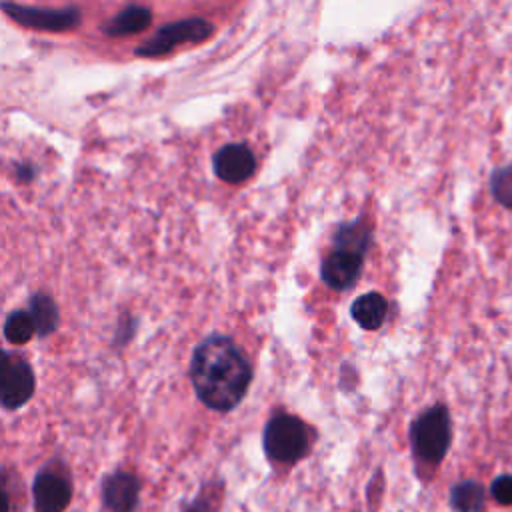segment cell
<instances>
[{
	"mask_svg": "<svg viewBox=\"0 0 512 512\" xmlns=\"http://www.w3.org/2000/svg\"><path fill=\"white\" fill-rule=\"evenodd\" d=\"M190 380L200 402L212 410L228 412L244 398L252 370L228 336H208L192 352Z\"/></svg>",
	"mask_w": 512,
	"mask_h": 512,
	"instance_id": "6da1fadb",
	"label": "cell"
},
{
	"mask_svg": "<svg viewBox=\"0 0 512 512\" xmlns=\"http://www.w3.org/2000/svg\"><path fill=\"white\" fill-rule=\"evenodd\" d=\"M450 416L444 406H432L416 418L410 430L412 452L424 464H438L450 446Z\"/></svg>",
	"mask_w": 512,
	"mask_h": 512,
	"instance_id": "7a4b0ae2",
	"label": "cell"
},
{
	"mask_svg": "<svg viewBox=\"0 0 512 512\" xmlns=\"http://www.w3.org/2000/svg\"><path fill=\"white\" fill-rule=\"evenodd\" d=\"M310 446V432L306 424L288 414L272 418L264 428V450L276 462H296Z\"/></svg>",
	"mask_w": 512,
	"mask_h": 512,
	"instance_id": "3957f363",
	"label": "cell"
},
{
	"mask_svg": "<svg viewBox=\"0 0 512 512\" xmlns=\"http://www.w3.org/2000/svg\"><path fill=\"white\" fill-rule=\"evenodd\" d=\"M212 32V26L202 18H184L172 24L162 26L154 36L144 40L134 54L140 58H156L172 52L176 46L186 42H200L208 38Z\"/></svg>",
	"mask_w": 512,
	"mask_h": 512,
	"instance_id": "277c9868",
	"label": "cell"
},
{
	"mask_svg": "<svg viewBox=\"0 0 512 512\" xmlns=\"http://www.w3.org/2000/svg\"><path fill=\"white\" fill-rule=\"evenodd\" d=\"M0 8L18 24L44 32H66L80 24L82 14L74 6L66 8H40V6H24L16 2H2Z\"/></svg>",
	"mask_w": 512,
	"mask_h": 512,
	"instance_id": "5b68a950",
	"label": "cell"
},
{
	"mask_svg": "<svg viewBox=\"0 0 512 512\" xmlns=\"http://www.w3.org/2000/svg\"><path fill=\"white\" fill-rule=\"evenodd\" d=\"M36 390L32 366L18 354H10V362L0 376V406L6 410L22 408Z\"/></svg>",
	"mask_w": 512,
	"mask_h": 512,
	"instance_id": "8992f818",
	"label": "cell"
},
{
	"mask_svg": "<svg viewBox=\"0 0 512 512\" xmlns=\"http://www.w3.org/2000/svg\"><path fill=\"white\" fill-rule=\"evenodd\" d=\"M36 512H64L72 500V484L62 472L44 468L32 482Z\"/></svg>",
	"mask_w": 512,
	"mask_h": 512,
	"instance_id": "52a82bcc",
	"label": "cell"
},
{
	"mask_svg": "<svg viewBox=\"0 0 512 512\" xmlns=\"http://www.w3.org/2000/svg\"><path fill=\"white\" fill-rule=\"evenodd\" d=\"M140 500V480L130 470H114L102 482V502L110 512H134Z\"/></svg>",
	"mask_w": 512,
	"mask_h": 512,
	"instance_id": "ba28073f",
	"label": "cell"
},
{
	"mask_svg": "<svg viewBox=\"0 0 512 512\" xmlns=\"http://www.w3.org/2000/svg\"><path fill=\"white\" fill-rule=\"evenodd\" d=\"M214 172L220 180L238 184L254 174L256 160L246 144H226L214 154Z\"/></svg>",
	"mask_w": 512,
	"mask_h": 512,
	"instance_id": "9c48e42d",
	"label": "cell"
},
{
	"mask_svg": "<svg viewBox=\"0 0 512 512\" xmlns=\"http://www.w3.org/2000/svg\"><path fill=\"white\" fill-rule=\"evenodd\" d=\"M362 268V254L334 248L322 264V280L334 290L350 288Z\"/></svg>",
	"mask_w": 512,
	"mask_h": 512,
	"instance_id": "30bf717a",
	"label": "cell"
},
{
	"mask_svg": "<svg viewBox=\"0 0 512 512\" xmlns=\"http://www.w3.org/2000/svg\"><path fill=\"white\" fill-rule=\"evenodd\" d=\"M152 22V12L146 6L130 4L124 10H120L116 16H112L108 22L102 24V32L106 36H128L144 32Z\"/></svg>",
	"mask_w": 512,
	"mask_h": 512,
	"instance_id": "8fae6325",
	"label": "cell"
},
{
	"mask_svg": "<svg viewBox=\"0 0 512 512\" xmlns=\"http://www.w3.org/2000/svg\"><path fill=\"white\" fill-rule=\"evenodd\" d=\"M28 310H30V314L34 318V324H36V336L46 338L58 328L60 312H58V306H56V302L52 300L50 294L34 292L28 300Z\"/></svg>",
	"mask_w": 512,
	"mask_h": 512,
	"instance_id": "7c38bea8",
	"label": "cell"
},
{
	"mask_svg": "<svg viewBox=\"0 0 512 512\" xmlns=\"http://www.w3.org/2000/svg\"><path fill=\"white\" fill-rule=\"evenodd\" d=\"M388 304L378 292H368L352 304V318L366 330H376L384 324Z\"/></svg>",
	"mask_w": 512,
	"mask_h": 512,
	"instance_id": "4fadbf2b",
	"label": "cell"
},
{
	"mask_svg": "<svg viewBox=\"0 0 512 512\" xmlns=\"http://www.w3.org/2000/svg\"><path fill=\"white\" fill-rule=\"evenodd\" d=\"M450 502L460 512H480L486 502V490L482 484L466 480L452 488Z\"/></svg>",
	"mask_w": 512,
	"mask_h": 512,
	"instance_id": "5bb4252c",
	"label": "cell"
},
{
	"mask_svg": "<svg viewBox=\"0 0 512 512\" xmlns=\"http://www.w3.org/2000/svg\"><path fill=\"white\" fill-rule=\"evenodd\" d=\"M36 334V324L30 310H14L4 322V336L12 344H26Z\"/></svg>",
	"mask_w": 512,
	"mask_h": 512,
	"instance_id": "9a60e30c",
	"label": "cell"
},
{
	"mask_svg": "<svg viewBox=\"0 0 512 512\" xmlns=\"http://www.w3.org/2000/svg\"><path fill=\"white\" fill-rule=\"evenodd\" d=\"M368 240H370V232L364 228L362 222L344 224L334 236V248L364 254V250L368 246Z\"/></svg>",
	"mask_w": 512,
	"mask_h": 512,
	"instance_id": "2e32d148",
	"label": "cell"
},
{
	"mask_svg": "<svg viewBox=\"0 0 512 512\" xmlns=\"http://www.w3.org/2000/svg\"><path fill=\"white\" fill-rule=\"evenodd\" d=\"M490 186H492L494 198H496L502 206L512 208V166L498 170V172L492 176Z\"/></svg>",
	"mask_w": 512,
	"mask_h": 512,
	"instance_id": "e0dca14e",
	"label": "cell"
},
{
	"mask_svg": "<svg viewBox=\"0 0 512 512\" xmlns=\"http://www.w3.org/2000/svg\"><path fill=\"white\" fill-rule=\"evenodd\" d=\"M492 496L500 504H512V476H500L492 482Z\"/></svg>",
	"mask_w": 512,
	"mask_h": 512,
	"instance_id": "ac0fdd59",
	"label": "cell"
},
{
	"mask_svg": "<svg viewBox=\"0 0 512 512\" xmlns=\"http://www.w3.org/2000/svg\"><path fill=\"white\" fill-rule=\"evenodd\" d=\"M16 172H18V178L24 180V182H28V180L34 178V168H32V166H18Z\"/></svg>",
	"mask_w": 512,
	"mask_h": 512,
	"instance_id": "d6986e66",
	"label": "cell"
},
{
	"mask_svg": "<svg viewBox=\"0 0 512 512\" xmlns=\"http://www.w3.org/2000/svg\"><path fill=\"white\" fill-rule=\"evenodd\" d=\"M0 512H10V500H8L6 490H2V488H0Z\"/></svg>",
	"mask_w": 512,
	"mask_h": 512,
	"instance_id": "ffe728a7",
	"label": "cell"
},
{
	"mask_svg": "<svg viewBox=\"0 0 512 512\" xmlns=\"http://www.w3.org/2000/svg\"><path fill=\"white\" fill-rule=\"evenodd\" d=\"M8 362H10V352H6V350L0 348V376H2V372L6 370Z\"/></svg>",
	"mask_w": 512,
	"mask_h": 512,
	"instance_id": "44dd1931",
	"label": "cell"
}]
</instances>
